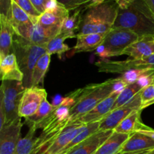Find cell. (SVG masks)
<instances>
[{"instance_id": "cell-31", "label": "cell", "mask_w": 154, "mask_h": 154, "mask_svg": "<svg viewBox=\"0 0 154 154\" xmlns=\"http://www.w3.org/2000/svg\"><path fill=\"white\" fill-rule=\"evenodd\" d=\"M65 40L66 38L58 34L57 36L51 39L50 42L47 44L45 47L47 52L51 55L57 54L60 58H61L62 55L70 49V48L64 43Z\"/></svg>"}, {"instance_id": "cell-20", "label": "cell", "mask_w": 154, "mask_h": 154, "mask_svg": "<svg viewBox=\"0 0 154 154\" xmlns=\"http://www.w3.org/2000/svg\"><path fill=\"white\" fill-rule=\"evenodd\" d=\"M154 150V140L140 132L132 133L122 147L120 152H141Z\"/></svg>"}, {"instance_id": "cell-7", "label": "cell", "mask_w": 154, "mask_h": 154, "mask_svg": "<svg viewBox=\"0 0 154 154\" xmlns=\"http://www.w3.org/2000/svg\"><path fill=\"white\" fill-rule=\"evenodd\" d=\"M139 38L126 29L113 28L105 35L103 42L96 49L95 54L99 56L101 60L123 55V51Z\"/></svg>"}, {"instance_id": "cell-5", "label": "cell", "mask_w": 154, "mask_h": 154, "mask_svg": "<svg viewBox=\"0 0 154 154\" xmlns=\"http://www.w3.org/2000/svg\"><path fill=\"white\" fill-rule=\"evenodd\" d=\"M26 87L22 81H2L0 96V129L19 118V108Z\"/></svg>"}, {"instance_id": "cell-6", "label": "cell", "mask_w": 154, "mask_h": 154, "mask_svg": "<svg viewBox=\"0 0 154 154\" xmlns=\"http://www.w3.org/2000/svg\"><path fill=\"white\" fill-rule=\"evenodd\" d=\"M13 53L17 60L18 65L23 75V84L26 88L31 87L32 71L40 57L47 52L45 47L30 43L28 41L15 35Z\"/></svg>"}, {"instance_id": "cell-19", "label": "cell", "mask_w": 154, "mask_h": 154, "mask_svg": "<svg viewBox=\"0 0 154 154\" xmlns=\"http://www.w3.org/2000/svg\"><path fill=\"white\" fill-rule=\"evenodd\" d=\"M15 35L11 22L5 17L0 15V58L13 53Z\"/></svg>"}, {"instance_id": "cell-22", "label": "cell", "mask_w": 154, "mask_h": 154, "mask_svg": "<svg viewBox=\"0 0 154 154\" xmlns=\"http://www.w3.org/2000/svg\"><path fill=\"white\" fill-rule=\"evenodd\" d=\"M84 8H78L75 10L72 11V13H69V17L66 19L63 23L59 35L63 37L64 38H77L78 31H79L80 24L81 21L83 11Z\"/></svg>"}, {"instance_id": "cell-2", "label": "cell", "mask_w": 154, "mask_h": 154, "mask_svg": "<svg viewBox=\"0 0 154 154\" xmlns=\"http://www.w3.org/2000/svg\"><path fill=\"white\" fill-rule=\"evenodd\" d=\"M119 6L114 0L85 6L78 35H106L114 26Z\"/></svg>"}, {"instance_id": "cell-42", "label": "cell", "mask_w": 154, "mask_h": 154, "mask_svg": "<svg viewBox=\"0 0 154 154\" xmlns=\"http://www.w3.org/2000/svg\"><path fill=\"white\" fill-rule=\"evenodd\" d=\"M145 1L154 14V0H145Z\"/></svg>"}, {"instance_id": "cell-29", "label": "cell", "mask_w": 154, "mask_h": 154, "mask_svg": "<svg viewBox=\"0 0 154 154\" xmlns=\"http://www.w3.org/2000/svg\"><path fill=\"white\" fill-rule=\"evenodd\" d=\"M54 109V108L52 104H51L47 99H45L40 105L37 111L32 116L25 119V123L28 125V126H36L38 124L42 123L44 120H45Z\"/></svg>"}, {"instance_id": "cell-10", "label": "cell", "mask_w": 154, "mask_h": 154, "mask_svg": "<svg viewBox=\"0 0 154 154\" xmlns=\"http://www.w3.org/2000/svg\"><path fill=\"white\" fill-rule=\"evenodd\" d=\"M141 99L140 93L130 102L123 106L111 111L99 123L100 131H114V129L133 111L141 109Z\"/></svg>"}, {"instance_id": "cell-27", "label": "cell", "mask_w": 154, "mask_h": 154, "mask_svg": "<svg viewBox=\"0 0 154 154\" xmlns=\"http://www.w3.org/2000/svg\"><path fill=\"white\" fill-rule=\"evenodd\" d=\"M29 127V129L26 135L18 141L14 154H32L35 142V134L37 128L35 126H30Z\"/></svg>"}, {"instance_id": "cell-13", "label": "cell", "mask_w": 154, "mask_h": 154, "mask_svg": "<svg viewBox=\"0 0 154 154\" xmlns=\"http://www.w3.org/2000/svg\"><path fill=\"white\" fill-rule=\"evenodd\" d=\"M19 117L0 129V154H14L23 123Z\"/></svg>"}, {"instance_id": "cell-3", "label": "cell", "mask_w": 154, "mask_h": 154, "mask_svg": "<svg viewBox=\"0 0 154 154\" xmlns=\"http://www.w3.org/2000/svg\"><path fill=\"white\" fill-rule=\"evenodd\" d=\"M71 108L72 107L66 104L55 107L49 116L35 126L37 129H42V132L35 138L32 154L43 153L57 135L71 123Z\"/></svg>"}, {"instance_id": "cell-8", "label": "cell", "mask_w": 154, "mask_h": 154, "mask_svg": "<svg viewBox=\"0 0 154 154\" xmlns=\"http://www.w3.org/2000/svg\"><path fill=\"white\" fill-rule=\"evenodd\" d=\"M99 72L104 73H124L131 69L154 67V54L141 60L128 58L123 61L100 60L95 63Z\"/></svg>"}, {"instance_id": "cell-36", "label": "cell", "mask_w": 154, "mask_h": 154, "mask_svg": "<svg viewBox=\"0 0 154 154\" xmlns=\"http://www.w3.org/2000/svg\"><path fill=\"white\" fill-rule=\"evenodd\" d=\"M0 5H1L0 15L5 17L9 20H11V19L12 0H0Z\"/></svg>"}, {"instance_id": "cell-30", "label": "cell", "mask_w": 154, "mask_h": 154, "mask_svg": "<svg viewBox=\"0 0 154 154\" xmlns=\"http://www.w3.org/2000/svg\"><path fill=\"white\" fill-rule=\"evenodd\" d=\"M10 21L11 22L13 26L32 23H36L34 22L32 18L19 5H17L13 0H12L11 5V19Z\"/></svg>"}, {"instance_id": "cell-12", "label": "cell", "mask_w": 154, "mask_h": 154, "mask_svg": "<svg viewBox=\"0 0 154 154\" xmlns=\"http://www.w3.org/2000/svg\"><path fill=\"white\" fill-rule=\"evenodd\" d=\"M46 90L38 87L26 88L20 104L19 114L20 117L28 118L37 111L42 102L47 99Z\"/></svg>"}, {"instance_id": "cell-25", "label": "cell", "mask_w": 154, "mask_h": 154, "mask_svg": "<svg viewBox=\"0 0 154 154\" xmlns=\"http://www.w3.org/2000/svg\"><path fill=\"white\" fill-rule=\"evenodd\" d=\"M51 54L46 53L39 58L32 71L31 79V87H38L40 83H43L45 75L49 69L51 63Z\"/></svg>"}, {"instance_id": "cell-34", "label": "cell", "mask_w": 154, "mask_h": 154, "mask_svg": "<svg viewBox=\"0 0 154 154\" xmlns=\"http://www.w3.org/2000/svg\"><path fill=\"white\" fill-rule=\"evenodd\" d=\"M140 95L141 99V110L154 104V84L144 88L140 93Z\"/></svg>"}, {"instance_id": "cell-23", "label": "cell", "mask_w": 154, "mask_h": 154, "mask_svg": "<svg viewBox=\"0 0 154 154\" xmlns=\"http://www.w3.org/2000/svg\"><path fill=\"white\" fill-rule=\"evenodd\" d=\"M129 134L114 132L111 136L98 149L95 154H117L120 153L122 147L129 138Z\"/></svg>"}, {"instance_id": "cell-40", "label": "cell", "mask_w": 154, "mask_h": 154, "mask_svg": "<svg viewBox=\"0 0 154 154\" xmlns=\"http://www.w3.org/2000/svg\"><path fill=\"white\" fill-rule=\"evenodd\" d=\"M117 5L119 6V8L120 9H126V8L129 7L135 0H114Z\"/></svg>"}, {"instance_id": "cell-9", "label": "cell", "mask_w": 154, "mask_h": 154, "mask_svg": "<svg viewBox=\"0 0 154 154\" xmlns=\"http://www.w3.org/2000/svg\"><path fill=\"white\" fill-rule=\"evenodd\" d=\"M17 35L28 41L30 43L39 46L46 47L51 39L57 36L60 31L53 29L45 28L38 23L14 26Z\"/></svg>"}, {"instance_id": "cell-32", "label": "cell", "mask_w": 154, "mask_h": 154, "mask_svg": "<svg viewBox=\"0 0 154 154\" xmlns=\"http://www.w3.org/2000/svg\"><path fill=\"white\" fill-rule=\"evenodd\" d=\"M153 71L154 67L131 69V70H129L122 74L121 76L119 77V78L126 85H129V84L137 82V81L143 75L153 72Z\"/></svg>"}, {"instance_id": "cell-44", "label": "cell", "mask_w": 154, "mask_h": 154, "mask_svg": "<svg viewBox=\"0 0 154 154\" xmlns=\"http://www.w3.org/2000/svg\"><path fill=\"white\" fill-rule=\"evenodd\" d=\"M100 1H101V3H102V2H104L105 1H106V0H100Z\"/></svg>"}, {"instance_id": "cell-33", "label": "cell", "mask_w": 154, "mask_h": 154, "mask_svg": "<svg viewBox=\"0 0 154 154\" xmlns=\"http://www.w3.org/2000/svg\"><path fill=\"white\" fill-rule=\"evenodd\" d=\"M17 5H19L23 10L25 11L33 19L35 23H37L38 19L42 14L39 13L35 8L33 6L30 0H13Z\"/></svg>"}, {"instance_id": "cell-43", "label": "cell", "mask_w": 154, "mask_h": 154, "mask_svg": "<svg viewBox=\"0 0 154 154\" xmlns=\"http://www.w3.org/2000/svg\"><path fill=\"white\" fill-rule=\"evenodd\" d=\"M148 154H154V150H150V153H149Z\"/></svg>"}, {"instance_id": "cell-4", "label": "cell", "mask_w": 154, "mask_h": 154, "mask_svg": "<svg viewBox=\"0 0 154 154\" xmlns=\"http://www.w3.org/2000/svg\"><path fill=\"white\" fill-rule=\"evenodd\" d=\"M116 81L117 78H114L101 84H90L81 89L78 102L70 110V122L78 120L109 96L113 93Z\"/></svg>"}, {"instance_id": "cell-15", "label": "cell", "mask_w": 154, "mask_h": 154, "mask_svg": "<svg viewBox=\"0 0 154 154\" xmlns=\"http://www.w3.org/2000/svg\"><path fill=\"white\" fill-rule=\"evenodd\" d=\"M114 131H100L93 134L66 154H95L98 149L109 138Z\"/></svg>"}, {"instance_id": "cell-11", "label": "cell", "mask_w": 154, "mask_h": 154, "mask_svg": "<svg viewBox=\"0 0 154 154\" xmlns=\"http://www.w3.org/2000/svg\"><path fill=\"white\" fill-rule=\"evenodd\" d=\"M69 11L57 0H51L46 11L40 15L37 23L42 26L60 31L63 23L69 17Z\"/></svg>"}, {"instance_id": "cell-24", "label": "cell", "mask_w": 154, "mask_h": 154, "mask_svg": "<svg viewBox=\"0 0 154 154\" xmlns=\"http://www.w3.org/2000/svg\"><path fill=\"white\" fill-rule=\"evenodd\" d=\"M141 111L142 110L139 109L133 111L114 129V132L131 135L138 130L142 124L141 120Z\"/></svg>"}, {"instance_id": "cell-37", "label": "cell", "mask_w": 154, "mask_h": 154, "mask_svg": "<svg viewBox=\"0 0 154 154\" xmlns=\"http://www.w3.org/2000/svg\"><path fill=\"white\" fill-rule=\"evenodd\" d=\"M136 83L143 90L144 88H146V87L150 86L151 84H154V71L152 72H150V73L143 75L142 77H141L137 81Z\"/></svg>"}, {"instance_id": "cell-28", "label": "cell", "mask_w": 154, "mask_h": 154, "mask_svg": "<svg viewBox=\"0 0 154 154\" xmlns=\"http://www.w3.org/2000/svg\"><path fill=\"white\" fill-rule=\"evenodd\" d=\"M143 90V89L137 84L136 82L133 83V84H129L126 87V88L120 93L117 98L115 103H114V106H113L112 110H115L117 108H120V107L123 106L128 102H130L136 95L141 93Z\"/></svg>"}, {"instance_id": "cell-21", "label": "cell", "mask_w": 154, "mask_h": 154, "mask_svg": "<svg viewBox=\"0 0 154 154\" xmlns=\"http://www.w3.org/2000/svg\"><path fill=\"white\" fill-rule=\"evenodd\" d=\"M105 35L87 34L78 35L77 42L72 51V54L81 52H92L102 45Z\"/></svg>"}, {"instance_id": "cell-17", "label": "cell", "mask_w": 154, "mask_h": 154, "mask_svg": "<svg viewBox=\"0 0 154 154\" xmlns=\"http://www.w3.org/2000/svg\"><path fill=\"white\" fill-rule=\"evenodd\" d=\"M154 54V37H140L136 42L129 45L123 53V55L129 56V58L141 60Z\"/></svg>"}, {"instance_id": "cell-18", "label": "cell", "mask_w": 154, "mask_h": 154, "mask_svg": "<svg viewBox=\"0 0 154 154\" xmlns=\"http://www.w3.org/2000/svg\"><path fill=\"white\" fill-rule=\"evenodd\" d=\"M0 73L2 81H18L23 82V75L14 53L0 58Z\"/></svg>"}, {"instance_id": "cell-41", "label": "cell", "mask_w": 154, "mask_h": 154, "mask_svg": "<svg viewBox=\"0 0 154 154\" xmlns=\"http://www.w3.org/2000/svg\"><path fill=\"white\" fill-rule=\"evenodd\" d=\"M150 153V151H141V152H129V153H122V152H120V153L117 154H148Z\"/></svg>"}, {"instance_id": "cell-35", "label": "cell", "mask_w": 154, "mask_h": 154, "mask_svg": "<svg viewBox=\"0 0 154 154\" xmlns=\"http://www.w3.org/2000/svg\"><path fill=\"white\" fill-rule=\"evenodd\" d=\"M57 2L71 11L82 6L89 5L91 0H57Z\"/></svg>"}, {"instance_id": "cell-38", "label": "cell", "mask_w": 154, "mask_h": 154, "mask_svg": "<svg viewBox=\"0 0 154 154\" xmlns=\"http://www.w3.org/2000/svg\"><path fill=\"white\" fill-rule=\"evenodd\" d=\"M50 1H51V0H30L33 6L35 8L36 10L40 14L44 13L46 11L47 6H48Z\"/></svg>"}, {"instance_id": "cell-1", "label": "cell", "mask_w": 154, "mask_h": 154, "mask_svg": "<svg viewBox=\"0 0 154 154\" xmlns=\"http://www.w3.org/2000/svg\"><path fill=\"white\" fill-rule=\"evenodd\" d=\"M113 28L126 29L139 37H154V14L145 0H135L126 9L119 8Z\"/></svg>"}, {"instance_id": "cell-16", "label": "cell", "mask_w": 154, "mask_h": 154, "mask_svg": "<svg viewBox=\"0 0 154 154\" xmlns=\"http://www.w3.org/2000/svg\"><path fill=\"white\" fill-rule=\"evenodd\" d=\"M119 95L120 94L113 92L109 96L99 102L91 111L81 116L78 120H80L83 124H88L94 122L101 121L111 112Z\"/></svg>"}, {"instance_id": "cell-14", "label": "cell", "mask_w": 154, "mask_h": 154, "mask_svg": "<svg viewBox=\"0 0 154 154\" xmlns=\"http://www.w3.org/2000/svg\"><path fill=\"white\" fill-rule=\"evenodd\" d=\"M86 124H83L80 120L71 122L57 138L51 142L48 148L41 154H60L74 139L75 136L84 128Z\"/></svg>"}, {"instance_id": "cell-39", "label": "cell", "mask_w": 154, "mask_h": 154, "mask_svg": "<svg viewBox=\"0 0 154 154\" xmlns=\"http://www.w3.org/2000/svg\"><path fill=\"white\" fill-rule=\"evenodd\" d=\"M135 132H140V133H142V134H144V135H147V136H149L150 138H153V139L154 140V129L148 127V126H146V125H144V124H143V123L141 125V127H140L138 130L135 131Z\"/></svg>"}, {"instance_id": "cell-26", "label": "cell", "mask_w": 154, "mask_h": 154, "mask_svg": "<svg viewBox=\"0 0 154 154\" xmlns=\"http://www.w3.org/2000/svg\"><path fill=\"white\" fill-rule=\"evenodd\" d=\"M99 123H100V121L86 124L84 129L74 138V139L68 144L67 147L60 153V154H66L69 150L73 148L75 146L78 145V144L81 143L84 140L88 138L89 137L93 135L94 133L97 132L99 129Z\"/></svg>"}]
</instances>
